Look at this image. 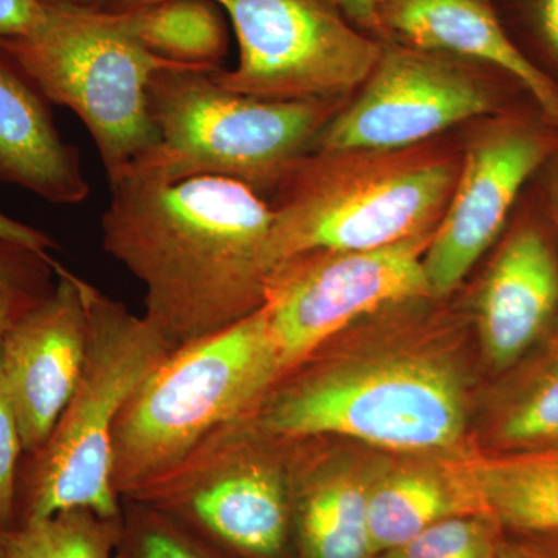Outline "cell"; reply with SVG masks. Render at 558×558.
I'll use <instances>...</instances> for the list:
<instances>
[{
    "mask_svg": "<svg viewBox=\"0 0 558 558\" xmlns=\"http://www.w3.org/2000/svg\"><path fill=\"white\" fill-rule=\"evenodd\" d=\"M47 5L73 7V9L105 10L109 0H40Z\"/></svg>",
    "mask_w": 558,
    "mask_h": 558,
    "instance_id": "32",
    "label": "cell"
},
{
    "mask_svg": "<svg viewBox=\"0 0 558 558\" xmlns=\"http://www.w3.org/2000/svg\"><path fill=\"white\" fill-rule=\"evenodd\" d=\"M495 521L483 513H462L433 524L381 558H498Z\"/></svg>",
    "mask_w": 558,
    "mask_h": 558,
    "instance_id": "24",
    "label": "cell"
},
{
    "mask_svg": "<svg viewBox=\"0 0 558 558\" xmlns=\"http://www.w3.org/2000/svg\"><path fill=\"white\" fill-rule=\"evenodd\" d=\"M498 558H537L527 550L499 549Z\"/></svg>",
    "mask_w": 558,
    "mask_h": 558,
    "instance_id": "34",
    "label": "cell"
},
{
    "mask_svg": "<svg viewBox=\"0 0 558 558\" xmlns=\"http://www.w3.org/2000/svg\"><path fill=\"white\" fill-rule=\"evenodd\" d=\"M263 427L282 438L339 435L392 450L453 446L464 399L447 366L392 357L301 380L270 403Z\"/></svg>",
    "mask_w": 558,
    "mask_h": 558,
    "instance_id": "7",
    "label": "cell"
},
{
    "mask_svg": "<svg viewBox=\"0 0 558 558\" xmlns=\"http://www.w3.org/2000/svg\"><path fill=\"white\" fill-rule=\"evenodd\" d=\"M453 486L495 523L558 537V453L476 464Z\"/></svg>",
    "mask_w": 558,
    "mask_h": 558,
    "instance_id": "17",
    "label": "cell"
},
{
    "mask_svg": "<svg viewBox=\"0 0 558 558\" xmlns=\"http://www.w3.org/2000/svg\"><path fill=\"white\" fill-rule=\"evenodd\" d=\"M240 61L213 78L236 94L275 101L344 100L368 80L384 43L366 35L332 0H216Z\"/></svg>",
    "mask_w": 558,
    "mask_h": 558,
    "instance_id": "8",
    "label": "cell"
},
{
    "mask_svg": "<svg viewBox=\"0 0 558 558\" xmlns=\"http://www.w3.org/2000/svg\"><path fill=\"white\" fill-rule=\"evenodd\" d=\"M83 292L89 314L86 362L50 438L22 458L16 526L75 508L120 519L113 429L132 396L174 352L143 315L84 279Z\"/></svg>",
    "mask_w": 558,
    "mask_h": 558,
    "instance_id": "4",
    "label": "cell"
},
{
    "mask_svg": "<svg viewBox=\"0 0 558 558\" xmlns=\"http://www.w3.org/2000/svg\"><path fill=\"white\" fill-rule=\"evenodd\" d=\"M556 150L554 135L513 120L488 124L470 138L449 205L425 250L433 299L458 289L501 233L524 183Z\"/></svg>",
    "mask_w": 558,
    "mask_h": 558,
    "instance_id": "11",
    "label": "cell"
},
{
    "mask_svg": "<svg viewBox=\"0 0 558 558\" xmlns=\"http://www.w3.org/2000/svg\"><path fill=\"white\" fill-rule=\"evenodd\" d=\"M341 13L366 35L381 40L377 0H332Z\"/></svg>",
    "mask_w": 558,
    "mask_h": 558,
    "instance_id": "30",
    "label": "cell"
},
{
    "mask_svg": "<svg viewBox=\"0 0 558 558\" xmlns=\"http://www.w3.org/2000/svg\"><path fill=\"white\" fill-rule=\"evenodd\" d=\"M57 266L49 253L0 238V349L11 330L49 299Z\"/></svg>",
    "mask_w": 558,
    "mask_h": 558,
    "instance_id": "22",
    "label": "cell"
},
{
    "mask_svg": "<svg viewBox=\"0 0 558 558\" xmlns=\"http://www.w3.org/2000/svg\"><path fill=\"white\" fill-rule=\"evenodd\" d=\"M558 315V259L537 223H520L487 270L476 322L487 359L513 365Z\"/></svg>",
    "mask_w": 558,
    "mask_h": 558,
    "instance_id": "14",
    "label": "cell"
},
{
    "mask_svg": "<svg viewBox=\"0 0 558 558\" xmlns=\"http://www.w3.org/2000/svg\"><path fill=\"white\" fill-rule=\"evenodd\" d=\"M499 20L521 50L523 44L558 64V0H495Z\"/></svg>",
    "mask_w": 558,
    "mask_h": 558,
    "instance_id": "25",
    "label": "cell"
},
{
    "mask_svg": "<svg viewBox=\"0 0 558 558\" xmlns=\"http://www.w3.org/2000/svg\"><path fill=\"white\" fill-rule=\"evenodd\" d=\"M102 250L145 289V314L172 351L230 328L266 303L269 201L222 175L132 171L109 183Z\"/></svg>",
    "mask_w": 558,
    "mask_h": 558,
    "instance_id": "1",
    "label": "cell"
},
{
    "mask_svg": "<svg viewBox=\"0 0 558 558\" xmlns=\"http://www.w3.org/2000/svg\"><path fill=\"white\" fill-rule=\"evenodd\" d=\"M47 17L40 0H0V35L28 36L38 31Z\"/></svg>",
    "mask_w": 558,
    "mask_h": 558,
    "instance_id": "28",
    "label": "cell"
},
{
    "mask_svg": "<svg viewBox=\"0 0 558 558\" xmlns=\"http://www.w3.org/2000/svg\"><path fill=\"white\" fill-rule=\"evenodd\" d=\"M499 438L513 446L558 439V343L510 403L499 424Z\"/></svg>",
    "mask_w": 558,
    "mask_h": 558,
    "instance_id": "23",
    "label": "cell"
},
{
    "mask_svg": "<svg viewBox=\"0 0 558 558\" xmlns=\"http://www.w3.org/2000/svg\"><path fill=\"white\" fill-rule=\"evenodd\" d=\"M461 160L435 140L396 150H312L271 191L267 275L311 253L366 252L435 230Z\"/></svg>",
    "mask_w": 558,
    "mask_h": 558,
    "instance_id": "2",
    "label": "cell"
},
{
    "mask_svg": "<svg viewBox=\"0 0 558 558\" xmlns=\"http://www.w3.org/2000/svg\"><path fill=\"white\" fill-rule=\"evenodd\" d=\"M112 14L128 35L160 60L219 69L229 51L226 11L216 0H167Z\"/></svg>",
    "mask_w": 558,
    "mask_h": 558,
    "instance_id": "18",
    "label": "cell"
},
{
    "mask_svg": "<svg viewBox=\"0 0 558 558\" xmlns=\"http://www.w3.org/2000/svg\"><path fill=\"white\" fill-rule=\"evenodd\" d=\"M527 553L537 558H558V545L545 549L527 550Z\"/></svg>",
    "mask_w": 558,
    "mask_h": 558,
    "instance_id": "35",
    "label": "cell"
},
{
    "mask_svg": "<svg viewBox=\"0 0 558 558\" xmlns=\"http://www.w3.org/2000/svg\"><path fill=\"white\" fill-rule=\"evenodd\" d=\"M281 376L264 306L172 352L132 396L113 429L117 494H148L171 481L213 433Z\"/></svg>",
    "mask_w": 558,
    "mask_h": 558,
    "instance_id": "3",
    "label": "cell"
},
{
    "mask_svg": "<svg viewBox=\"0 0 558 558\" xmlns=\"http://www.w3.org/2000/svg\"><path fill=\"white\" fill-rule=\"evenodd\" d=\"M381 43L451 54L515 80L558 126V86L510 39L495 0H377Z\"/></svg>",
    "mask_w": 558,
    "mask_h": 558,
    "instance_id": "13",
    "label": "cell"
},
{
    "mask_svg": "<svg viewBox=\"0 0 558 558\" xmlns=\"http://www.w3.org/2000/svg\"><path fill=\"white\" fill-rule=\"evenodd\" d=\"M453 484L428 475H400L368 490V531L373 557L398 549L438 521L469 512Z\"/></svg>",
    "mask_w": 558,
    "mask_h": 558,
    "instance_id": "19",
    "label": "cell"
},
{
    "mask_svg": "<svg viewBox=\"0 0 558 558\" xmlns=\"http://www.w3.org/2000/svg\"><path fill=\"white\" fill-rule=\"evenodd\" d=\"M121 558H207L182 535L167 526L143 527Z\"/></svg>",
    "mask_w": 558,
    "mask_h": 558,
    "instance_id": "27",
    "label": "cell"
},
{
    "mask_svg": "<svg viewBox=\"0 0 558 558\" xmlns=\"http://www.w3.org/2000/svg\"><path fill=\"white\" fill-rule=\"evenodd\" d=\"M161 2H167V0H109L105 10L110 13H126V11L146 9V7L157 5Z\"/></svg>",
    "mask_w": 558,
    "mask_h": 558,
    "instance_id": "31",
    "label": "cell"
},
{
    "mask_svg": "<svg viewBox=\"0 0 558 558\" xmlns=\"http://www.w3.org/2000/svg\"><path fill=\"white\" fill-rule=\"evenodd\" d=\"M47 5V3H46ZM51 105L72 110L89 131L109 183L148 159L159 146L148 87L168 65L128 35L106 10L47 5L28 36H2Z\"/></svg>",
    "mask_w": 558,
    "mask_h": 558,
    "instance_id": "6",
    "label": "cell"
},
{
    "mask_svg": "<svg viewBox=\"0 0 558 558\" xmlns=\"http://www.w3.org/2000/svg\"><path fill=\"white\" fill-rule=\"evenodd\" d=\"M89 314L83 278L57 266V286L0 349V395L20 427L24 454L50 438L69 405L87 354Z\"/></svg>",
    "mask_w": 558,
    "mask_h": 558,
    "instance_id": "12",
    "label": "cell"
},
{
    "mask_svg": "<svg viewBox=\"0 0 558 558\" xmlns=\"http://www.w3.org/2000/svg\"><path fill=\"white\" fill-rule=\"evenodd\" d=\"M189 508L209 534L250 556H278L288 539V490L266 465H238L205 476L191 490Z\"/></svg>",
    "mask_w": 558,
    "mask_h": 558,
    "instance_id": "16",
    "label": "cell"
},
{
    "mask_svg": "<svg viewBox=\"0 0 558 558\" xmlns=\"http://www.w3.org/2000/svg\"><path fill=\"white\" fill-rule=\"evenodd\" d=\"M51 102L0 43V182L54 205L89 199L78 149L62 138Z\"/></svg>",
    "mask_w": 558,
    "mask_h": 558,
    "instance_id": "15",
    "label": "cell"
},
{
    "mask_svg": "<svg viewBox=\"0 0 558 558\" xmlns=\"http://www.w3.org/2000/svg\"><path fill=\"white\" fill-rule=\"evenodd\" d=\"M24 458L21 432L10 403L0 395V534L16 526L17 480Z\"/></svg>",
    "mask_w": 558,
    "mask_h": 558,
    "instance_id": "26",
    "label": "cell"
},
{
    "mask_svg": "<svg viewBox=\"0 0 558 558\" xmlns=\"http://www.w3.org/2000/svg\"><path fill=\"white\" fill-rule=\"evenodd\" d=\"M486 70L492 69L451 54L384 43L357 97L330 119L314 150L410 148L486 117L498 108Z\"/></svg>",
    "mask_w": 558,
    "mask_h": 558,
    "instance_id": "10",
    "label": "cell"
},
{
    "mask_svg": "<svg viewBox=\"0 0 558 558\" xmlns=\"http://www.w3.org/2000/svg\"><path fill=\"white\" fill-rule=\"evenodd\" d=\"M0 558H7L5 549H3L2 539H0Z\"/></svg>",
    "mask_w": 558,
    "mask_h": 558,
    "instance_id": "36",
    "label": "cell"
},
{
    "mask_svg": "<svg viewBox=\"0 0 558 558\" xmlns=\"http://www.w3.org/2000/svg\"><path fill=\"white\" fill-rule=\"evenodd\" d=\"M548 191L550 209H553L554 219H556L558 227V160L550 168Z\"/></svg>",
    "mask_w": 558,
    "mask_h": 558,
    "instance_id": "33",
    "label": "cell"
},
{
    "mask_svg": "<svg viewBox=\"0 0 558 558\" xmlns=\"http://www.w3.org/2000/svg\"><path fill=\"white\" fill-rule=\"evenodd\" d=\"M0 238L21 242V244L40 250V252L49 253L50 250L57 248V244H54L49 234L38 229H33L31 226H25L20 220L3 215L2 211H0Z\"/></svg>",
    "mask_w": 558,
    "mask_h": 558,
    "instance_id": "29",
    "label": "cell"
},
{
    "mask_svg": "<svg viewBox=\"0 0 558 558\" xmlns=\"http://www.w3.org/2000/svg\"><path fill=\"white\" fill-rule=\"evenodd\" d=\"M366 508L368 490L344 478L304 492L296 519L303 558H373Z\"/></svg>",
    "mask_w": 558,
    "mask_h": 558,
    "instance_id": "20",
    "label": "cell"
},
{
    "mask_svg": "<svg viewBox=\"0 0 558 558\" xmlns=\"http://www.w3.org/2000/svg\"><path fill=\"white\" fill-rule=\"evenodd\" d=\"M123 537L120 519L94 510H62L0 534L7 558H113Z\"/></svg>",
    "mask_w": 558,
    "mask_h": 558,
    "instance_id": "21",
    "label": "cell"
},
{
    "mask_svg": "<svg viewBox=\"0 0 558 558\" xmlns=\"http://www.w3.org/2000/svg\"><path fill=\"white\" fill-rule=\"evenodd\" d=\"M215 70L168 65L154 73L148 102L159 146L132 171L168 179L222 175L264 196L314 150L347 102L248 97L220 86Z\"/></svg>",
    "mask_w": 558,
    "mask_h": 558,
    "instance_id": "5",
    "label": "cell"
},
{
    "mask_svg": "<svg viewBox=\"0 0 558 558\" xmlns=\"http://www.w3.org/2000/svg\"><path fill=\"white\" fill-rule=\"evenodd\" d=\"M433 231L366 252L311 253L275 269L264 307L281 374L366 315L433 299L424 271Z\"/></svg>",
    "mask_w": 558,
    "mask_h": 558,
    "instance_id": "9",
    "label": "cell"
}]
</instances>
